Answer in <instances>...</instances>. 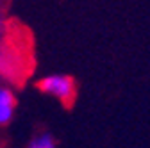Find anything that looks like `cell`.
<instances>
[{
    "label": "cell",
    "instance_id": "4",
    "mask_svg": "<svg viewBox=\"0 0 150 148\" xmlns=\"http://www.w3.org/2000/svg\"><path fill=\"white\" fill-rule=\"evenodd\" d=\"M13 107L14 105H4V104H0V125H4V123H7L11 120Z\"/></svg>",
    "mask_w": 150,
    "mask_h": 148
},
{
    "label": "cell",
    "instance_id": "3",
    "mask_svg": "<svg viewBox=\"0 0 150 148\" xmlns=\"http://www.w3.org/2000/svg\"><path fill=\"white\" fill-rule=\"evenodd\" d=\"M29 148H55V143H54V139H52L50 134H43L40 137L32 139L30 144H29Z\"/></svg>",
    "mask_w": 150,
    "mask_h": 148
},
{
    "label": "cell",
    "instance_id": "2",
    "mask_svg": "<svg viewBox=\"0 0 150 148\" xmlns=\"http://www.w3.org/2000/svg\"><path fill=\"white\" fill-rule=\"evenodd\" d=\"M40 89L43 93L57 97L64 105H70L75 100V82L68 75H50L40 80Z\"/></svg>",
    "mask_w": 150,
    "mask_h": 148
},
{
    "label": "cell",
    "instance_id": "5",
    "mask_svg": "<svg viewBox=\"0 0 150 148\" xmlns=\"http://www.w3.org/2000/svg\"><path fill=\"white\" fill-rule=\"evenodd\" d=\"M0 104L4 105H14V97L9 89H2L0 87Z\"/></svg>",
    "mask_w": 150,
    "mask_h": 148
},
{
    "label": "cell",
    "instance_id": "1",
    "mask_svg": "<svg viewBox=\"0 0 150 148\" xmlns=\"http://www.w3.org/2000/svg\"><path fill=\"white\" fill-rule=\"evenodd\" d=\"M16 45L11 43V32L7 27V20L0 13V77L14 79L22 73L20 57L16 55Z\"/></svg>",
    "mask_w": 150,
    "mask_h": 148
}]
</instances>
